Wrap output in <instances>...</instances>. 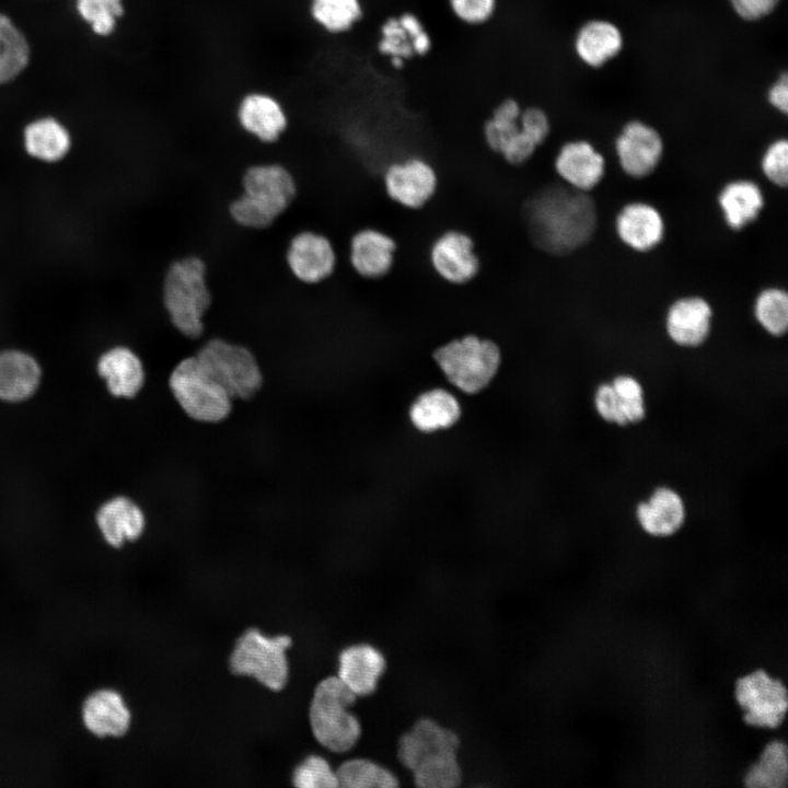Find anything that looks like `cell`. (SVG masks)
Returning a JSON list of instances; mask_svg holds the SVG:
<instances>
[{
    "label": "cell",
    "instance_id": "6da1fadb",
    "mask_svg": "<svg viewBox=\"0 0 788 788\" xmlns=\"http://www.w3.org/2000/svg\"><path fill=\"white\" fill-rule=\"evenodd\" d=\"M526 233L535 247L549 255H567L593 236L596 207L588 193L566 184L548 185L523 206Z\"/></svg>",
    "mask_w": 788,
    "mask_h": 788
},
{
    "label": "cell",
    "instance_id": "7a4b0ae2",
    "mask_svg": "<svg viewBox=\"0 0 788 788\" xmlns=\"http://www.w3.org/2000/svg\"><path fill=\"white\" fill-rule=\"evenodd\" d=\"M459 735L433 719H418L398 741L397 757L420 788H454L463 779Z\"/></svg>",
    "mask_w": 788,
    "mask_h": 788
},
{
    "label": "cell",
    "instance_id": "3957f363",
    "mask_svg": "<svg viewBox=\"0 0 788 788\" xmlns=\"http://www.w3.org/2000/svg\"><path fill=\"white\" fill-rule=\"evenodd\" d=\"M206 273L202 258L187 255L169 265L162 281V303L171 324L194 341L204 337V316L211 304Z\"/></svg>",
    "mask_w": 788,
    "mask_h": 788
},
{
    "label": "cell",
    "instance_id": "277c9868",
    "mask_svg": "<svg viewBox=\"0 0 788 788\" xmlns=\"http://www.w3.org/2000/svg\"><path fill=\"white\" fill-rule=\"evenodd\" d=\"M357 696L337 675L322 679L309 705V725L318 744L333 753L350 751L359 741L361 725L349 710Z\"/></svg>",
    "mask_w": 788,
    "mask_h": 788
},
{
    "label": "cell",
    "instance_id": "5b68a950",
    "mask_svg": "<svg viewBox=\"0 0 788 788\" xmlns=\"http://www.w3.org/2000/svg\"><path fill=\"white\" fill-rule=\"evenodd\" d=\"M292 639L288 635L266 636L257 628L246 629L229 656V668L235 675L254 679L264 687L279 692L289 681L287 656Z\"/></svg>",
    "mask_w": 788,
    "mask_h": 788
},
{
    "label": "cell",
    "instance_id": "8992f818",
    "mask_svg": "<svg viewBox=\"0 0 788 788\" xmlns=\"http://www.w3.org/2000/svg\"><path fill=\"white\" fill-rule=\"evenodd\" d=\"M195 357L232 399H251L263 386L259 362L244 344L213 336L200 344Z\"/></svg>",
    "mask_w": 788,
    "mask_h": 788
},
{
    "label": "cell",
    "instance_id": "52a82bcc",
    "mask_svg": "<svg viewBox=\"0 0 788 788\" xmlns=\"http://www.w3.org/2000/svg\"><path fill=\"white\" fill-rule=\"evenodd\" d=\"M433 359L453 385L473 394L486 387L496 375L501 352L495 341L467 334L437 348Z\"/></svg>",
    "mask_w": 788,
    "mask_h": 788
},
{
    "label": "cell",
    "instance_id": "ba28073f",
    "mask_svg": "<svg viewBox=\"0 0 788 788\" xmlns=\"http://www.w3.org/2000/svg\"><path fill=\"white\" fill-rule=\"evenodd\" d=\"M169 387L193 420L218 424L228 418L232 398L200 366L195 355L179 360L170 373Z\"/></svg>",
    "mask_w": 788,
    "mask_h": 788
},
{
    "label": "cell",
    "instance_id": "9c48e42d",
    "mask_svg": "<svg viewBox=\"0 0 788 788\" xmlns=\"http://www.w3.org/2000/svg\"><path fill=\"white\" fill-rule=\"evenodd\" d=\"M382 184L391 201L406 210H420L437 195L439 176L428 160L409 155L384 166Z\"/></svg>",
    "mask_w": 788,
    "mask_h": 788
},
{
    "label": "cell",
    "instance_id": "30bf717a",
    "mask_svg": "<svg viewBox=\"0 0 788 788\" xmlns=\"http://www.w3.org/2000/svg\"><path fill=\"white\" fill-rule=\"evenodd\" d=\"M428 257L438 278L455 287L471 283L482 270L474 239L457 229L438 234L429 246Z\"/></svg>",
    "mask_w": 788,
    "mask_h": 788
},
{
    "label": "cell",
    "instance_id": "8fae6325",
    "mask_svg": "<svg viewBox=\"0 0 788 788\" xmlns=\"http://www.w3.org/2000/svg\"><path fill=\"white\" fill-rule=\"evenodd\" d=\"M735 698L744 711V721L751 726L776 728L786 716L787 690L764 670L740 677L735 683Z\"/></svg>",
    "mask_w": 788,
    "mask_h": 788
},
{
    "label": "cell",
    "instance_id": "7c38bea8",
    "mask_svg": "<svg viewBox=\"0 0 788 788\" xmlns=\"http://www.w3.org/2000/svg\"><path fill=\"white\" fill-rule=\"evenodd\" d=\"M80 723L97 739H119L127 734L132 714L123 694L109 686L88 692L79 705Z\"/></svg>",
    "mask_w": 788,
    "mask_h": 788
},
{
    "label": "cell",
    "instance_id": "4fadbf2b",
    "mask_svg": "<svg viewBox=\"0 0 788 788\" xmlns=\"http://www.w3.org/2000/svg\"><path fill=\"white\" fill-rule=\"evenodd\" d=\"M242 188L243 194L274 219L291 205L297 194L292 174L276 162L248 166L242 176Z\"/></svg>",
    "mask_w": 788,
    "mask_h": 788
},
{
    "label": "cell",
    "instance_id": "5bb4252c",
    "mask_svg": "<svg viewBox=\"0 0 788 788\" xmlns=\"http://www.w3.org/2000/svg\"><path fill=\"white\" fill-rule=\"evenodd\" d=\"M235 123L255 140L271 144L287 131L290 119L287 109L274 95L263 91L244 94L237 102Z\"/></svg>",
    "mask_w": 788,
    "mask_h": 788
},
{
    "label": "cell",
    "instance_id": "9a60e30c",
    "mask_svg": "<svg viewBox=\"0 0 788 788\" xmlns=\"http://www.w3.org/2000/svg\"><path fill=\"white\" fill-rule=\"evenodd\" d=\"M615 152L622 170L630 177L642 178L659 165L663 140L657 129L640 120L628 121L615 139Z\"/></svg>",
    "mask_w": 788,
    "mask_h": 788
},
{
    "label": "cell",
    "instance_id": "2e32d148",
    "mask_svg": "<svg viewBox=\"0 0 788 788\" xmlns=\"http://www.w3.org/2000/svg\"><path fill=\"white\" fill-rule=\"evenodd\" d=\"M286 262L291 274L299 281L314 285L332 276L336 268L337 256L327 236L304 230L290 240Z\"/></svg>",
    "mask_w": 788,
    "mask_h": 788
},
{
    "label": "cell",
    "instance_id": "e0dca14e",
    "mask_svg": "<svg viewBox=\"0 0 788 788\" xmlns=\"http://www.w3.org/2000/svg\"><path fill=\"white\" fill-rule=\"evenodd\" d=\"M397 247L391 234L366 225L355 231L349 239L348 262L359 277L366 280L382 279L394 267Z\"/></svg>",
    "mask_w": 788,
    "mask_h": 788
},
{
    "label": "cell",
    "instance_id": "ac0fdd59",
    "mask_svg": "<svg viewBox=\"0 0 788 788\" xmlns=\"http://www.w3.org/2000/svg\"><path fill=\"white\" fill-rule=\"evenodd\" d=\"M712 309L697 296L682 297L672 302L665 315L669 338L681 347H698L710 334Z\"/></svg>",
    "mask_w": 788,
    "mask_h": 788
},
{
    "label": "cell",
    "instance_id": "d6986e66",
    "mask_svg": "<svg viewBox=\"0 0 788 788\" xmlns=\"http://www.w3.org/2000/svg\"><path fill=\"white\" fill-rule=\"evenodd\" d=\"M554 169L564 184L588 193L603 178L605 160L589 141L571 140L559 148Z\"/></svg>",
    "mask_w": 788,
    "mask_h": 788
},
{
    "label": "cell",
    "instance_id": "ffe728a7",
    "mask_svg": "<svg viewBox=\"0 0 788 788\" xmlns=\"http://www.w3.org/2000/svg\"><path fill=\"white\" fill-rule=\"evenodd\" d=\"M385 669L383 653L367 642L350 645L338 656L337 676L357 697L374 693Z\"/></svg>",
    "mask_w": 788,
    "mask_h": 788
},
{
    "label": "cell",
    "instance_id": "44dd1931",
    "mask_svg": "<svg viewBox=\"0 0 788 788\" xmlns=\"http://www.w3.org/2000/svg\"><path fill=\"white\" fill-rule=\"evenodd\" d=\"M664 229L660 211L642 201L625 205L615 220L618 239L636 252H649L657 247L663 240Z\"/></svg>",
    "mask_w": 788,
    "mask_h": 788
},
{
    "label": "cell",
    "instance_id": "7402d4cb",
    "mask_svg": "<svg viewBox=\"0 0 788 788\" xmlns=\"http://www.w3.org/2000/svg\"><path fill=\"white\" fill-rule=\"evenodd\" d=\"M96 523L104 541L109 546L119 548L142 535L146 517L135 501L119 496L101 506L96 513Z\"/></svg>",
    "mask_w": 788,
    "mask_h": 788
},
{
    "label": "cell",
    "instance_id": "603a6c76",
    "mask_svg": "<svg viewBox=\"0 0 788 788\" xmlns=\"http://www.w3.org/2000/svg\"><path fill=\"white\" fill-rule=\"evenodd\" d=\"M682 497L672 488L662 486L636 508L640 528L652 536L664 537L676 533L685 521Z\"/></svg>",
    "mask_w": 788,
    "mask_h": 788
},
{
    "label": "cell",
    "instance_id": "cb8c5ba5",
    "mask_svg": "<svg viewBox=\"0 0 788 788\" xmlns=\"http://www.w3.org/2000/svg\"><path fill=\"white\" fill-rule=\"evenodd\" d=\"M97 372L105 380L112 395L135 397L144 384L146 373L140 357L130 348L117 346L104 352Z\"/></svg>",
    "mask_w": 788,
    "mask_h": 788
},
{
    "label": "cell",
    "instance_id": "d4e9b609",
    "mask_svg": "<svg viewBox=\"0 0 788 788\" xmlns=\"http://www.w3.org/2000/svg\"><path fill=\"white\" fill-rule=\"evenodd\" d=\"M624 45L621 30L607 20H590L576 33L573 48L587 66L599 68L616 57Z\"/></svg>",
    "mask_w": 788,
    "mask_h": 788
},
{
    "label": "cell",
    "instance_id": "484cf974",
    "mask_svg": "<svg viewBox=\"0 0 788 788\" xmlns=\"http://www.w3.org/2000/svg\"><path fill=\"white\" fill-rule=\"evenodd\" d=\"M717 200L726 224L733 231H740L754 222L765 204L761 187L746 178L726 183Z\"/></svg>",
    "mask_w": 788,
    "mask_h": 788
},
{
    "label": "cell",
    "instance_id": "4316f807",
    "mask_svg": "<svg viewBox=\"0 0 788 788\" xmlns=\"http://www.w3.org/2000/svg\"><path fill=\"white\" fill-rule=\"evenodd\" d=\"M40 367L26 352L0 351V399L21 402L32 396L40 382Z\"/></svg>",
    "mask_w": 788,
    "mask_h": 788
},
{
    "label": "cell",
    "instance_id": "83f0119b",
    "mask_svg": "<svg viewBox=\"0 0 788 788\" xmlns=\"http://www.w3.org/2000/svg\"><path fill=\"white\" fill-rule=\"evenodd\" d=\"M23 141L28 154L46 162L62 159L71 147L69 130L53 116H43L28 123L23 131Z\"/></svg>",
    "mask_w": 788,
    "mask_h": 788
},
{
    "label": "cell",
    "instance_id": "f1b7e54d",
    "mask_svg": "<svg viewBox=\"0 0 788 788\" xmlns=\"http://www.w3.org/2000/svg\"><path fill=\"white\" fill-rule=\"evenodd\" d=\"M460 415L461 407L456 398L441 389L419 395L409 412L413 425L424 432L447 429L457 421Z\"/></svg>",
    "mask_w": 788,
    "mask_h": 788
},
{
    "label": "cell",
    "instance_id": "f546056e",
    "mask_svg": "<svg viewBox=\"0 0 788 788\" xmlns=\"http://www.w3.org/2000/svg\"><path fill=\"white\" fill-rule=\"evenodd\" d=\"M31 45L11 16L0 11V85L16 80L31 62Z\"/></svg>",
    "mask_w": 788,
    "mask_h": 788
},
{
    "label": "cell",
    "instance_id": "4dcf8cb0",
    "mask_svg": "<svg viewBox=\"0 0 788 788\" xmlns=\"http://www.w3.org/2000/svg\"><path fill=\"white\" fill-rule=\"evenodd\" d=\"M522 106L512 96L500 100L491 109L489 116L483 121L482 138L486 147L497 155H500L522 130L519 125V116Z\"/></svg>",
    "mask_w": 788,
    "mask_h": 788
},
{
    "label": "cell",
    "instance_id": "1f68e13d",
    "mask_svg": "<svg viewBox=\"0 0 788 788\" xmlns=\"http://www.w3.org/2000/svg\"><path fill=\"white\" fill-rule=\"evenodd\" d=\"M361 0H311L309 13L312 21L331 35L350 32L363 18Z\"/></svg>",
    "mask_w": 788,
    "mask_h": 788
},
{
    "label": "cell",
    "instance_id": "d6a6232c",
    "mask_svg": "<svg viewBox=\"0 0 788 788\" xmlns=\"http://www.w3.org/2000/svg\"><path fill=\"white\" fill-rule=\"evenodd\" d=\"M338 787L343 788H394L398 778L386 767L368 758H350L336 769Z\"/></svg>",
    "mask_w": 788,
    "mask_h": 788
},
{
    "label": "cell",
    "instance_id": "836d02e7",
    "mask_svg": "<svg viewBox=\"0 0 788 788\" xmlns=\"http://www.w3.org/2000/svg\"><path fill=\"white\" fill-rule=\"evenodd\" d=\"M788 778L787 748L781 741L768 743L760 760L745 775V785L752 788H785Z\"/></svg>",
    "mask_w": 788,
    "mask_h": 788
},
{
    "label": "cell",
    "instance_id": "e575fe53",
    "mask_svg": "<svg viewBox=\"0 0 788 788\" xmlns=\"http://www.w3.org/2000/svg\"><path fill=\"white\" fill-rule=\"evenodd\" d=\"M754 316L763 329L774 337L785 335L788 328V296L777 287L760 291L754 301Z\"/></svg>",
    "mask_w": 788,
    "mask_h": 788
},
{
    "label": "cell",
    "instance_id": "d590c367",
    "mask_svg": "<svg viewBox=\"0 0 788 788\" xmlns=\"http://www.w3.org/2000/svg\"><path fill=\"white\" fill-rule=\"evenodd\" d=\"M76 11L100 37L113 35L125 14L124 0H76Z\"/></svg>",
    "mask_w": 788,
    "mask_h": 788
},
{
    "label": "cell",
    "instance_id": "8d00e7d4",
    "mask_svg": "<svg viewBox=\"0 0 788 788\" xmlns=\"http://www.w3.org/2000/svg\"><path fill=\"white\" fill-rule=\"evenodd\" d=\"M376 51L386 57L390 66L401 70L415 58L409 38L401 25L397 14L386 16L379 27Z\"/></svg>",
    "mask_w": 788,
    "mask_h": 788
},
{
    "label": "cell",
    "instance_id": "74e56055",
    "mask_svg": "<svg viewBox=\"0 0 788 788\" xmlns=\"http://www.w3.org/2000/svg\"><path fill=\"white\" fill-rule=\"evenodd\" d=\"M291 781L298 788H336L337 776L329 762L318 755L305 756L293 769Z\"/></svg>",
    "mask_w": 788,
    "mask_h": 788
},
{
    "label": "cell",
    "instance_id": "f35d334b",
    "mask_svg": "<svg viewBox=\"0 0 788 788\" xmlns=\"http://www.w3.org/2000/svg\"><path fill=\"white\" fill-rule=\"evenodd\" d=\"M613 386L624 425L637 424L646 416L644 390L637 379L631 375H617L611 383Z\"/></svg>",
    "mask_w": 788,
    "mask_h": 788
},
{
    "label": "cell",
    "instance_id": "ab89813d",
    "mask_svg": "<svg viewBox=\"0 0 788 788\" xmlns=\"http://www.w3.org/2000/svg\"><path fill=\"white\" fill-rule=\"evenodd\" d=\"M450 13L461 24L482 27L496 15L498 0H447Z\"/></svg>",
    "mask_w": 788,
    "mask_h": 788
},
{
    "label": "cell",
    "instance_id": "60d3db41",
    "mask_svg": "<svg viewBox=\"0 0 788 788\" xmlns=\"http://www.w3.org/2000/svg\"><path fill=\"white\" fill-rule=\"evenodd\" d=\"M765 177L774 185L786 187L788 184V141L776 139L766 148L761 160Z\"/></svg>",
    "mask_w": 788,
    "mask_h": 788
},
{
    "label": "cell",
    "instance_id": "b9f144b4",
    "mask_svg": "<svg viewBox=\"0 0 788 788\" xmlns=\"http://www.w3.org/2000/svg\"><path fill=\"white\" fill-rule=\"evenodd\" d=\"M228 212L234 223L251 230L266 229L275 221L243 193L229 204Z\"/></svg>",
    "mask_w": 788,
    "mask_h": 788
},
{
    "label": "cell",
    "instance_id": "7bdbcfd3",
    "mask_svg": "<svg viewBox=\"0 0 788 788\" xmlns=\"http://www.w3.org/2000/svg\"><path fill=\"white\" fill-rule=\"evenodd\" d=\"M397 18L409 38L415 57L428 56L432 50L433 40L421 18L408 10L398 13Z\"/></svg>",
    "mask_w": 788,
    "mask_h": 788
},
{
    "label": "cell",
    "instance_id": "ee69618b",
    "mask_svg": "<svg viewBox=\"0 0 788 788\" xmlns=\"http://www.w3.org/2000/svg\"><path fill=\"white\" fill-rule=\"evenodd\" d=\"M521 130L537 146H542L552 130L548 114L540 106L522 107L519 116Z\"/></svg>",
    "mask_w": 788,
    "mask_h": 788
},
{
    "label": "cell",
    "instance_id": "f6af8a7d",
    "mask_svg": "<svg viewBox=\"0 0 788 788\" xmlns=\"http://www.w3.org/2000/svg\"><path fill=\"white\" fill-rule=\"evenodd\" d=\"M594 407L603 420L617 426H625L617 395L611 383H603L596 387L594 393Z\"/></svg>",
    "mask_w": 788,
    "mask_h": 788
},
{
    "label": "cell",
    "instance_id": "bcb514c9",
    "mask_svg": "<svg viewBox=\"0 0 788 788\" xmlns=\"http://www.w3.org/2000/svg\"><path fill=\"white\" fill-rule=\"evenodd\" d=\"M780 0H729L733 11L743 20L756 21L770 14Z\"/></svg>",
    "mask_w": 788,
    "mask_h": 788
},
{
    "label": "cell",
    "instance_id": "7dc6e473",
    "mask_svg": "<svg viewBox=\"0 0 788 788\" xmlns=\"http://www.w3.org/2000/svg\"><path fill=\"white\" fill-rule=\"evenodd\" d=\"M769 104L783 114L788 111V78L783 73L769 88L767 92Z\"/></svg>",
    "mask_w": 788,
    "mask_h": 788
}]
</instances>
